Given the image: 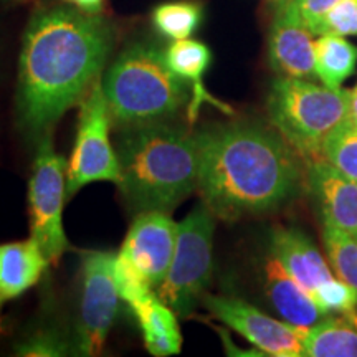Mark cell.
Segmentation results:
<instances>
[{"label": "cell", "mask_w": 357, "mask_h": 357, "mask_svg": "<svg viewBox=\"0 0 357 357\" xmlns=\"http://www.w3.org/2000/svg\"><path fill=\"white\" fill-rule=\"evenodd\" d=\"M114 30L100 13L53 7L26 25L19 58L17 113L24 131L38 139L79 105L105 68Z\"/></svg>", "instance_id": "cell-1"}, {"label": "cell", "mask_w": 357, "mask_h": 357, "mask_svg": "<svg viewBox=\"0 0 357 357\" xmlns=\"http://www.w3.org/2000/svg\"><path fill=\"white\" fill-rule=\"evenodd\" d=\"M197 144V189L218 218L275 211L300 189L301 158L278 132L229 124L199 132Z\"/></svg>", "instance_id": "cell-2"}, {"label": "cell", "mask_w": 357, "mask_h": 357, "mask_svg": "<svg viewBox=\"0 0 357 357\" xmlns=\"http://www.w3.org/2000/svg\"><path fill=\"white\" fill-rule=\"evenodd\" d=\"M124 197L132 208L172 211L199 185L197 134L169 123L126 129L118 146Z\"/></svg>", "instance_id": "cell-3"}, {"label": "cell", "mask_w": 357, "mask_h": 357, "mask_svg": "<svg viewBox=\"0 0 357 357\" xmlns=\"http://www.w3.org/2000/svg\"><path fill=\"white\" fill-rule=\"evenodd\" d=\"M111 121L124 129L169 123L190 102L189 84L151 43L121 52L101 82Z\"/></svg>", "instance_id": "cell-4"}, {"label": "cell", "mask_w": 357, "mask_h": 357, "mask_svg": "<svg viewBox=\"0 0 357 357\" xmlns=\"http://www.w3.org/2000/svg\"><path fill=\"white\" fill-rule=\"evenodd\" d=\"M351 91L319 86L311 79L280 77L268 95V114L276 132L307 164L323 159V146L349 119Z\"/></svg>", "instance_id": "cell-5"}, {"label": "cell", "mask_w": 357, "mask_h": 357, "mask_svg": "<svg viewBox=\"0 0 357 357\" xmlns=\"http://www.w3.org/2000/svg\"><path fill=\"white\" fill-rule=\"evenodd\" d=\"M215 215L200 204L178 223L176 252L166 276L155 289L178 318H187L202 298L212 278Z\"/></svg>", "instance_id": "cell-6"}, {"label": "cell", "mask_w": 357, "mask_h": 357, "mask_svg": "<svg viewBox=\"0 0 357 357\" xmlns=\"http://www.w3.org/2000/svg\"><path fill=\"white\" fill-rule=\"evenodd\" d=\"M111 116L101 78L79 102V119L73 153L66 166V197L95 182L121 181L118 153L109 139Z\"/></svg>", "instance_id": "cell-7"}, {"label": "cell", "mask_w": 357, "mask_h": 357, "mask_svg": "<svg viewBox=\"0 0 357 357\" xmlns=\"http://www.w3.org/2000/svg\"><path fill=\"white\" fill-rule=\"evenodd\" d=\"M66 166L56 154L52 134L40 136L29 182L30 236L50 261H56L70 248L63 227Z\"/></svg>", "instance_id": "cell-8"}, {"label": "cell", "mask_w": 357, "mask_h": 357, "mask_svg": "<svg viewBox=\"0 0 357 357\" xmlns=\"http://www.w3.org/2000/svg\"><path fill=\"white\" fill-rule=\"evenodd\" d=\"M113 252H86L79 270V301L75 324L73 352L78 356H98L119 310L118 288L114 283Z\"/></svg>", "instance_id": "cell-9"}, {"label": "cell", "mask_w": 357, "mask_h": 357, "mask_svg": "<svg viewBox=\"0 0 357 357\" xmlns=\"http://www.w3.org/2000/svg\"><path fill=\"white\" fill-rule=\"evenodd\" d=\"M202 305L213 318L243 336L263 354L275 357L305 356L301 326H293L287 321L271 318L238 298L205 293Z\"/></svg>", "instance_id": "cell-10"}, {"label": "cell", "mask_w": 357, "mask_h": 357, "mask_svg": "<svg viewBox=\"0 0 357 357\" xmlns=\"http://www.w3.org/2000/svg\"><path fill=\"white\" fill-rule=\"evenodd\" d=\"M178 223L162 211L141 212L129 227L119 252L158 289L176 252Z\"/></svg>", "instance_id": "cell-11"}, {"label": "cell", "mask_w": 357, "mask_h": 357, "mask_svg": "<svg viewBox=\"0 0 357 357\" xmlns=\"http://www.w3.org/2000/svg\"><path fill=\"white\" fill-rule=\"evenodd\" d=\"M314 40L293 0H280L268 37V60L280 77L316 79Z\"/></svg>", "instance_id": "cell-12"}, {"label": "cell", "mask_w": 357, "mask_h": 357, "mask_svg": "<svg viewBox=\"0 0 357 357\" xmlns=\"http://www.w3.org/2000/svg\"><path fill=\"white\" fill-rule=\"evenodd\" d=\"M307 181L324 225L357 236V182L326 159L307 164Z\"/></svg>", "instance_id": "cell-13"}, {"label": "cell", "mask_w": 357, "mask_h": 357, "mask_svg": "<svg viewBox=\"0 0 357 357\" xmlns=\"http://www.w3.org/2000/svg\"><path fill=\"white\" fill-rule=\"evenodd\" d=\"M263 287L271 306L287 323L310 328L324 318L326 311L284 270L273 253L263 263Z\"/></svg>", "instance_id": "cell-14"}, {"label": "cell", "mask_w": 357, "mask_h": 357, "mask_svg": "<svg viewBox=\"0 0 357 357\" xmlns=\"http://www.w3.org/2000/svg\"><path fill=\"white\" fill-rule=\"evenodd\" d=\"M271 253L311 296L334 276L333 268L328 266L311 240L296 229L276 227L271 231Z\"/></svg>", "instance_id": "cell-15"}, {"label": "cell", "mask_w": 357, "mask_h": 357, "mask_svg": "<svg viewBox=\"0 0 357 357\" xmlns=\"http://www.w3.org/2000/svg\"><path fill=\"white\" fill-rule=\"evenodd\" d=\"M48 265L50 260L32 236L0 245V306L33 288Z\"/></svg>", "instance_id": "cell-16"}, {"label": "cell", "mask_w": 357, "mask_h": 357, "mask_svg": "<svg viewBox=\"0 0 357 357\" xmlns=\"http://www.w3.org/2000/svg\"><path fill=\"white\" fill-rule=\"evenodd\" d=\"M129 307L139 324L142 341L151 354L169 357L181 352L182 334L178 329V316L158 294H151Z\"/></svg>", "instance_id": "cell-17"}, {"label": "cell", "mask_w": 357, "mask_h": 357, "mask_svg": "<svg viewBox=\"0 0 357 357\" xmlns=\"http://www.w3.org/2000/svg\"><path fill=\"white\" fill-rule=\"evenodd\" d=\"M307 357H357V324L344 318H328L301 328Z\"/></svg>", "instance_id": "cell-18"}, {"label": "cell", "mask_w": 357, "mask_h": 357, "mask_svg": "<svg viewBox=\"0 0 357 357\" xmlns=\"http://www.w3.org/2000/svg\"><path fill=\"white\" fill-rule=\"evenodd\" d=\"M166 53L167 65L177 75L178 78L184 79L185 83H190L194 91H192V102H190V116L194 114L192 111L197 108L200 101L208 100L211 96L202 86V77L208 66L212 63V52L207 45L199 42V40H174L169 45Z\"/></svg>", "instance_id": "cell-19"}, {"label": "cell", "mask_w": 357, "mask_h": 357, "mask_svg": "<svg viewBox=\"0 0 357 357\" xmlns=\"http://www.w3.org/2000/svg\"><path fill=\"white\" fill-rule=\"evenodd\" d=\"M357 66V47L339 35H321L314 43L316 75L324 86L341 88Z\"/></svg>", "instance_id": "cell-20"}, {"label": "cell", "mask_w": 357, "mask_h": 357, "mask_svg": "<svg viewBox=\"0 0 357 357\" xmlns=\"http://www.w3.org/2000/svg\"><path fill=\"white\" fill-rule=\"evenodd\" d=\"M204 20V7L195 0H174L154 8L153 25L171 40H184L197 32Z\"/></svg>", "instance_id": "cell-21"}, {"label": "cell", "mask_w": 357, "mask_h": 357, "mask_svg": "<svg viewBox=\"0 0 357 357\" xmlns=\"http://www.w3.org/2000/svg\"><path fill=\"white\" fill-rule=\"evenodd\" d=\"M323 240L333 271L357 293V236L324 225Z\"/></svg>", "instance_id": "cell-22"}, {"label": "cell", "mask_w": 357, "mask_h": 357, "mask_svg": "<svg viewBox=\"0 0 357 357\" xmlns=\"http://www.w3.org/2000/svg\"><path fill=\"white\" fill-rule=\"evenodd\" d=\"M323 159L357 182V126L354 123L346 119L326 139Z\"/></svg>", "instance_id": "cell-23"}, {"label": "cell", "mask_w": 357, "mask_h": 357, "mask_svg": "<svg viewBox=\"0 0 357 357\" xmlns=\"http://www.w3.org/2000/svg\"><path fill=\"white\" fill-rule=\"evenodd\" d=\"M113 275L119 296L129 306L146 300L155 293V288L149 283V280L121 252L116 253L114 257Z\"/></svg>", "instance_id": "cell-24"}, {"label": "cell", "mask_w": 357, "mask_h": 357, "mask_svg": "<svg viewBox=\"0 0 357 357\" xmlns=\"http://www.w3.org/2000/svg\"><path fill=\"white\" fill-rule=\"evenodd\" d=\"M312 298L326 311V314H344L347 319L357 324V293L342 280L333 276L331 280L324 281Z\"/></svg>", "instance_id": "cell-25"}, {"label": "cell", "mask_w": 357, "mask_h": 357, "mask_svg": "<svg viewBox=\"0 0 357 357\" xmlns=\"http://www.w3.org/2000/svg\"><path fill=\"white\" fill-rule=\"evenodd\" d=\"M70 351L73 344L53 328L37 329L15 346V354L24 357H60L68 356Z\"/></svg>", "instance_id": "cell-26"}, {"label": "cell", "mask_w": 357, "mask_h": 357, "mask_svg": "<svg viewBox=\"0 0 357 357\" xmlns=\"http://www.w3.org/2000/svg\"><path fill=\"white\" fill-rule=\"evenodd\" d=\"M318 35H357V0H339L324 17Z\"/></svg>", "instance_id": "cell-27"}, {"label": "cell", "mask_w": 357, "mask_h": 357, "mask_svg": "<svg viewBox=\"0 0 357 357\" xmlns=\"http://www.w3.org/2000/svg\"><path fill=\"white\" fill-rule=\"evenodd\" d=\"M294 7L300 13L301 20L311 30L312 35H318L328 12L336 6L339 0H293Z\"/></svg>", "instance_id": "cell-28"}, {"label": "cell", "mask_w": 357, "mask_h": 357, "mask_svg": "<svg viewBox=\"0 0 357 357\" xmlns=\"http://www.w3.org/2000/svg\"><path fill=\"white\" fill-rule=\"evenodd\" d=\"M63 2L86 13H100L106 0H63Z\"/></svg>", "instance_id": "cell-29"}, {"label": "cell", "mask_w": 357, "mask_h": 357, "mask_svg": "<svg viewBox=\"0 0 357 357\" xmlns=\"http://www.w3.org/2000/svg\"><path fill=\"white\" fill-rule=\"evenodd\" d=\"M349 121L357 126V84L351 91V106H349Z\"/></svg>", "instance_id": "cell-30"}]
</instances>
